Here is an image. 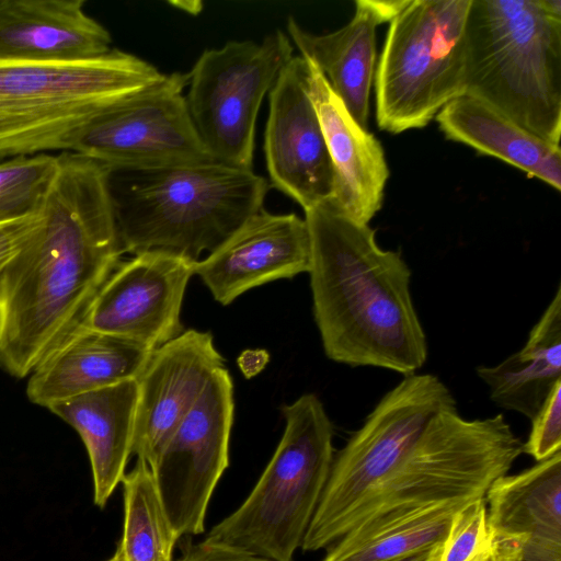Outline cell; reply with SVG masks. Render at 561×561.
Returning a JSON list of instances; mask_svg holds the SVG:
<instances>
[{"mask_svg":"<svg viewBox=\"0 0 561 561\" xmlns=\"http://www.w3.org/2000/svg\"><path fill=\"white\" fill-rule=\"evenodd\" d=\"M41 219L0 273V366L24 378L77 328L119 265L108 168L73 151L58 170Z\"/></svg>","mask_w":561,"mask_h":561,"instance_id":"1","label":"cell"},{"mask_svg":"<svg viewBox=\"0 0 561 561\" xmlns=\"http://www.w3.org/2000/svg\"><path fill=\"white\" fill-rule=\"evenodd\" d=\"M305 220L312 310L327 357L415 374L426 362L427 342L401 252L381 249L376 231L333 198L306 209Z\"/></svg>","mask_w":561,"mask_h":561,"instance_id":"2","label":"cell"},{"mask_svg":"<svg viewBox=\"0 0 561 561\" xmlns=\"http://www.w3.org/2000/svg\"><path fill=\"white\" fill-rule=\"evenodd\" d=\"M108 187L123 254L160 250L197 262L263 209L270 184L213 160L108 169Z\"/></svg>","mask_w":561,"mask_h":561,"instance_id":"3","label":"cell"},{"mask_svg":"<svg viewBox=\"0 0 561 561\" xmlns=\"http://www.w3.org/2000/svg\"><path fill=\"white\" fill-rule=\"evenodd\" d=\"M465 94L543 140L561 139V18L541 0H471Z\"/></svg>","mask_w":561,"mask_h":561,"instance_id":"4","label":"cell"},{"mask_svg":"<svg viewBox=\"0 0 561 561\" xmlns=\"http://www.w3.org/2000/svg\"><path fill=\"white\" fill-rule=\"evenodd\" d=\"M163 77L148 61L116 48L76 62L0 60V160L71 151L93 117Z\"/></svg>","mask_w":561,"mask_h":561,"instance_id":"5","label":"cell"},{"mask_svg":"<svg viewBox=\"0 0 561 561\" xmlns=\"http://www.w3.org/2000/svg\"><path fill=\"white\" fill-rule=\"evenodd\" d=\"M279 444L245 501L205 540L270 561H293L325 486L333 425L314 393L282 408Z\"/></svg>","mask_w":561,"mask_h":561,"instance_id":"6","label":"cell"},{"mask_svg":"<svg viewBox=\"0 0 561 561\" xmlns=\"http://www.w3.org/2000/svg\"><path fill=\"white\" fill-rule=\"evenodd\" d=\"M470 5L471 0H411L390 22L374 77L381 130L423 128L465 94Z\"/></svg>","mask_w":561,"mask_h":561,"instance_id":"7","label":"cell"},{"mask_svg":"<svg viewBox=\"0 0 561 561\" xmlns=\"http://www.w3.org/2000/svg\"><path fill=\"white\" fill-rule=\"evenodd\" d=\"M455 405L450 390L438 377L404 376L334 455L300 548L317 551L339 540L348 530L356 512L410 451L432 419Z\"/></svg>","mask_w":561,"mask_h":561,"instance_id":"8","label":"cell"},{"mask_svg":"<svg viewBox=\"0 0 561 561\" xmlns=\"http://www.w3.org/2000/svg\"><path fill=\"white\" fill-rule=\"evenodd\" d=\"M287 35L276 30L262 42L229 41L206 49L188 72L187 110L215 161L252 169L261 103L294 57Z\"/></svg>","mask_w":561,"mask_h":561,"instance_id":"9","label":"cell"},{"mask_svg":"<svg viewBox=\"0 0 561 561\" xmlns=\"http://www.w3.org/2000/svg\"><path fill=\"white\" fill-rule=\"evenodd\" d=\"M188 73L173 72L93 117L72 150L108 169L207 162L214 159L190 116Z\"/></svg>","mask_w":561,"mask_h":561,"instance_id":"10","label":"cell"},{"mask_svg":"<svg viewBox=\"0 0 561 561\" xmlns=\"http://www.w3.org/2000/svg\"><path fill=\"white\" fill-rule=\"evenodd\" d=\"M233 411V382L224 367L211 376L150 468L179 538L205 530L210 497L229 465Z\"/></svg>","mask_w":561,"mask_h":561,"instance_id":"11","label":"cell"},{"mask_svg":"<svg viewBox=\"0 0 561 561\" xmlns=\"http://www.w3.org/2000/svg\"><path fill=\"white\" fill-rule=\"evenodd\" d=\"M195 262L152 250L121 262L94 298L83 325L157 348L184 330L181 309Z\"/></svg>","mask_w":561,"mask_h":561,"instance_id":"12","label":"cell"},{"mask_svg":"<svg viewBox=\"0 0 561 561\" xmlns=\"http://www.w3.org/2000/svg\"><path fill=\"white\" fill-rule=\"evenodd\" d=\"M268 96L264 152L272 185L304 210L332 198L333 168L307 91L305 58L289 60Z\"/></svg>","mask_w":561,"mask_h":561,"instance_id":"13","label":"cell"},{"mask_svg":"<svg viewBox=\"0 0 561 561\" xmlns=\"http://www.w3.org/2000/svg\"><path fill=\"white\" fill-rule=\"evenodd\" d=\"M224 367L210 332L186 330L154 348L136 379L131 455L151 468L211 376Z\"/></svg>","mask_w":561,"mask_h":561,"instance_id":"14","label":"cell"},{"mask_svg":"<svg viewBox=\"0 0 561 561\" xmlns=\"http://www.w3.org/2000/svg\"><path fill=\"white\" fill-rule=\"evenodd\" d=\"M311 247L305 218L264 208L228 240L194 265L214 299L222 306L249 289L309 272Z\"/></svg>","mask_w":561,"mask_h":561,"instance_id":"15","label":"cell"},{"mask_svg":"<svg viewBox=\"0 0 561 561\" xmlns=\"http://www.w3.org/2000/svg\"><path fill=\"white\" fill-rule=\"evenodd\" d=\"M495 561H561V450L485 494Z\"/></svg>","mask_w":561,"mask_h":561,"instance_id":"16","label":"cell"},{"mask_svg":"<svg viewBox=\"0 0 561 561\" xmlns=\"http://www.w3.org/2000/svg\"><path fill=\"white\" fill-rule=\"evenodd\" d=\"M305 60L307 91L333 168L332 198L351 218L369 225L381 208L390 175L383 148L353 118L318 67Z\"/></svg>","mask_w":561,"mask_h":561,"instance_id":"17","label":"cell"},{"mask_svg":"<svg viewBox=\"0 0 561 561\" xmlns=\"http://www.w3.org/2000/svg\"><path fill=\"white\" fill-rule=\"evenodd\" d=\"M411 0H356L351 21L341 28L314 34L294 19L287 33L301 57L311 60L358 123L368 129L369 99L376 70V30L391 22Z\"/></svg>","mask_w":561,"mask_h":561,"instance_id":"18","label":"cell"},{"mask_svg":"<svg viewBox=\"0 0 561 561\" xmlns=\"http://www.w3.org/2000/svg\"><path fill=\"white\" fill-rule=\"evenodd\" d=\"M84 0H0V60L76 62L110 53V32Z\"/></svg>","mask_w":561,"mask_h":561,"instance_id":"19","label":"cell"},{"mask_svg":"<svg viewBox=\"0 0 561 561\" xmlns=\"http://www.w3.org/2000/svg\"><path fill=\"white\" fill-rule=\"evenodd\" d=\"M153 350L134 341L81 324L32 371L28 400L48 408L53 403L137 379Z\"/></svg>","mask_w":561,"mask_h":561,"instance_id":"20","label":"cell"},{"mask_svg":"<svg viewBox=\"0 0 561 561\" xmlns=\"http://www.w3.org/2000/svg\"><path fill=\"white\" fill-rule=\"evenodd\" d=\"M137 380L129 379L53 403L47 409L80 435L91 463L94 504L103 508L131 455Z\"/></svg>","mask_w":561,"mask_h":561,"instance_id":"21","label":"cell"},{"mask_svg":"<svg viewBox=\"0 0 561 561\" xmlns=\"http://www.w3.org/2000/svg\"><path fill=\"white\" fill-rule=\"evenodd\" d=\"M435 119L447 139L500 159L561 190V147L536 136L482 100L459 95Z\"/></svg>","mask_w":561,"mask_h":561,"instance_id":"22","label":"cell"},{"mask_svg":"<svg viewBox=\"0 0 561 561\" xmlns=\"http://www.w3.org/2000/svg\"><path fill=\"white\" fill-rule=\"evenodd\" d=\"M477 374L488 386L493 402L534 419L561 381V286L524 347L496 366H479Z\"/></svg>","mask_w":561,"mask_h":561,"instance_id":"23","label":"cell"},{"mask_svg":"<svg viewBox=\"0 0 561 561\" xmlns=\"http://www.w3.org/2000/svg\"><path fill=\"white\" fill-rule=\"evenodd\" d=\"M468 502H438L367 518L330 546L322 561H390L434 547L444 542L454 515Z\"/></svg>","mask_w":561,"mask_h":561,"instance_id":"24","label":"cell"},{"mask_svg":"<svg viewBox=\"0 0 561 561\" xmlns=\"http://www.w3.org/2000/svg\"><path fill=\"white\" fill-rule=\"evenodd\" d=\"M122 483L124 525L116 550L125 561H172L179 537L167 516L148 463L137 459Z\"/></svg>","mask_w":561,"mask_h":561,"instance_id":"25","label":"cell"},{"mask_svg":"<svg viewBox=\"0 0 561 561\" xmlns=\"http://www.w3.org/2000/svg\"><path fill=\"white\" fill-rule=\"evenodd\" d=\"M57 170L58 156L50 153L0 162V224L39 214Z\"/></svg>","mask_w":561,"mask_h":561,"instance_id":"26","label":"cell"},{"mask_svg":"<svg viewBox=\"0 0 561 561\" xmlns=\"http://www.w3.org/2000/svg\"><path fill=\"white\" fill-rule=\"evenodd\" d=\"M489 545L484 496L469 501L454 515L439 561H470Z\"/></svg>","mask_w":561,"mask_h":561,"instance_id":"27","label":"cell"},{"mask_svg":"<svg viewBox=\"0 0 561 561\" xmlns=\"http://www.w3.org/2000/svg\"><path fill=\"white\" fill-rule=\"evenodd\" d=\"M561 450V381L557 382L545 403L531 420L529 437L523 453L537 462Z\"/></svg>","mask_w":561,"mask_h":561,"instance_id":"28","label":"cell"},{"mask_svg":"<svg viewBox=\"0 0 561 561\" xmlns=\"http://www.w3.org/2000/svg\"><path fill=\"white\" fill-rule=\"evenodd\" d=\"M41 219L36 214L23 219L0 224V273L21 250Z\"/></svg>","mask_w":561,"mask_h":561,"instance_id":"29","label":"cell"},{"mask_svg":"<svg viewBox=\"0 0 561 561\" xmlns=\"http://www.w3.org/2000/svg\"><path fill=\"white\" fill-rule=\"evenodd\" d=\"M179 561H270L225 546L203 540L186 545Z\"/></svg>","mask_w":561,"mask_h":561,"instance_id":"30","label":"cell"},{"mask_svg":"<svg viewBox=\"0 0 561 561\" xmlns=\"http://www.w3.org/2000/svg\"><path fill=\"white\" fill-rule=\"evenodd\" d=\"M443 543L390 561H439Z\"/></svg>","mask_w":561,"mask_h":561,"instance_id":"31","label":"cell"},{"mask_svg":"<svg viewBox=\"0 0 561 561\" xmlns=\"http://www.w3.org/2000/svg\"><path fill=\"white\" fill-rule=\"evenodd\" d=\"M470 561H495L491 543L474 556Z\"/></svg>","mask_w":561,"mask_h":561,"instance_id":"32","label":"cell"},{"mask_svg":"<svg viewBox=\"0 0 561 561\" xmlns=\"http://www.w3.org/2000/svg\"><path fill=\"white\" fill-rule=\"evenodd\" d=\"M107 561H125V559L123 558V556L116 550V552L114 553V556L108 559Z\"/></svg>","mask_w":561,"mask_h":561,"instance_id":"33","label":"cell"}]
</instances>
